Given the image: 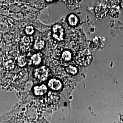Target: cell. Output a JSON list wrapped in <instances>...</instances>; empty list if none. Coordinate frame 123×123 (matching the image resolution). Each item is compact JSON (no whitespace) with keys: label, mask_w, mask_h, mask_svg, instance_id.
Returning a JSON list of instances; mask_svg holds the SVG:
<instances>
[{"label":"cell","mask_w":123,"mask_h":123,"mask_svg":"<svg viewBox=\"0 0 123 123\" xmlns=\"http://www.w3.org/2000/svg\"><path fill=\"white\" fill-rule=\"evenodd\" d=\"M48 91L47 87L42 84L39 86H36L34 88V92L37 96H42L44 95Z\"/></svg>","instance_id":"cell-7"},{"label":"cell","mask_w":123,"mask_h":123,"mask_svg":"<svg viewBox=\"0 0 123 123\" xmlns=\"http://www.w3.org/2000/svg\"><path fill=\"white\" fill-rule=\"evenodd\" d=\"M108 11V7L107 5L104 4L98 5L95 9L96 16L97 18L99 19L105 17Z\"/></svg>","instance_id":"cell-5"},{"label":"cell","mask_w":123,"mask_h":123,"mask_svg":"<svg viewBox=\"0 0 123 123\" xmlns=\"http://www.w3.org/2000/svg\"><path fill=\"white\" fill-rule=\"evenodd\" d=\"M110 14L112 18H118L119 16L120 12L119 9L116 8H112L110 9Z\"/></svg>","instance_id":"cell-15"},{"label":"cell","mask_w":123,"mask_h":123,"mask_svg":"<svg viewBox=\"0 0 123 123\" xmlns=\"http://www.w3.org/2000/svg\"><path fill=\"white\" fill-rule=\"evenodd\" d=\"M65 70L68 74L73 75L76 74L78 73L77 68L76 67L72 65H69L67 67L65 68Z\"/></svg>","instance_id":"cell-13"},{"label":"cell","mask_w":123,"mask_h":123,"mask_svg":"<svg viewBox=\"0 0 123 123\" xmlns=\"http://www.w3.org/2000/svg\"><path fill=\"white\" fill-rule=\"evenodd\" d=\"M40 123H49V122L45 119H42L40 121Z\"/></svg>","instance_id":"cell-18"},{"label":"cell","mask_w":123,"mask_h":123,"mask_svg":"<svg viewBox=\"0 0 123 123\" xmlns=\"http://www.w3.org/2000/svg\"><path fill=\"white\" fill-rule=\"evenodd\" d=\"M45 42L43 40H37L34 44V48L36 50H41L45 46Z\"/></svg>","instance_id":"cell-12"},{"label":"cell","mask_w":123,"mask_h":123,"mask_svg":"<svg viewBox=\"0 0 123 123\" xmlns=\"http://www.w3.org/2000/svg\"><path fill=\"white\" fill-rule=\"evenodd\" d=\"M50 70L46 66H43L36 68L34 70V75L37 79L41 81H44L48 79Z\"/></svg>","instance_id":"cell-2"},{"label":"cell","mask_w":123,"mask_h":123,"mask_svg":"<svg viewBox=\"0 0 123 123\" xmlns=\"http://www.w3.org/2000/svg\"><path fill=\"white\" fill-rule=\"evenodd\" d=\"M49 88L53 90L58 91L61 89L62 84L59 79H52L49 81L48 83Z\"/></svg>","instance_id":"cell-6"},{"label":"cell","mask_w":123,"mask_h":123,"mask_svg":"<svg viewBox=\"0 0 123 123\" xmlns=\"http://www.w3.org/2000/svg\"><path fill=\"white\" fill-rule=\"evenodd\" d=\"M18 65L20 67L25 66L27 63V60L25 56H22L18 58L17 60Z\"/></svg>","instance_id":"cell-14"},{"label":"cell","mask_w":123,"mask_h":123,"mask_svg":"<svg viewBox=\"0 0 123 123\" xmlns=\"http://www.w3.org/2000/svg\"><path fill=\"white\" fill-rule=\"evenodd\" d=\"M79 1L78 0H68L67 5L68 8L71 10H74L77 9L79 6Z\"/></svg>","instance_id":"cell-9"},{"label":"cell","mask_w":123,"mask_h":123,"mask_svg":"<svg viewBox=\"0 0 123 123\" xmlns=\"http://www.w3.org/2000/svg\"><path fill=\"white\" fill-rule=\"evenodd\" d=\"M121 6H122V7L123 8V0L122 1V2H121Z\"/></svg>","instance_id":"cell-19"},{"label":"cell","mask_w":123,"mask_h":123,"mask_svg":"<svg viewBox=\"0 0 123 123\" xmlns=\"http://www.w3.org/2000/svg\"><path fill=\"white\" fill-rule=\"evenodd\" d=\"M5 66L7 70H10L13 69L14 68L15 65L13 62L11 60H10L6 62V63H5Z\"/></svg>","instance_id":"cell-16"},{"label":"cell","mask_w":123,"mask_h":123,"mask_svg":"<svg viewBox=\"0 0 123 123\" xmlns=\"http://www.w3.org/2000/svg\"><path fill=\"white\" fill-rule=\"evenodd\" d=\"M72 58V53L68 50L64 51L62 54V59L64 61H70Z\"/></svg>","instance_id":"cell-11"},{"label":"cell","mask_w":123,"mask_h":123,"mask_svg":"<svg viewBox=\"0 0 123 123\" xmlns=\"http://www.w3.org/2000/svg\"><path fill=\"white\" fill-rule=\"evenodd\" d=\"M25 32L28 35H32L34 32V27L31 26H28L25 28Z\"/></svg>","instance_id":"cell-17"},{"label":"cell","mask_w":123,"mask_h":123,"mask_svg":"<svg viewBox=\"0 0 123 123\" xmlns=\"http://www.w3.org/2000/svg\"><path fill=\"white\" fill-rule=\"evenodd\" d=\"M68 21L71 26H75L79 22V19L76 15L74 14H71L68 18Z\"/></svg>","instance_id":"cell-10"},{"label":"cell","mask_w":123,"mask_h":123,"mask_svg":"<svg viewBox=\"0 0 123 123\" xmlns=\"http://www.w3.org/2000/svg\"><path fill=\"white\" fill-rule=\"evenodd\" d=\"M75 59L76 62L79 65L81 66H88L92 61V56L89 50L85 49L78 53Z\"/></svg>","instance_id":"cell-1"},{"label":"cell","mask_w":123,"mask_h":123,"mask_svg":"<svg viewBox=\"0 0 123 123\" xmlns=\"http://www.w3.org/2000/svg\"><path fill=\"white\" fill-rule=\"evenodd\" d=\"M53 37L57 41H61L63 39L64 29L61 25L59 24L55 25L53 26Z\"/></svg>","instance_id":"cell-4"},{"label":"cell","mask_w":123,"mask_h":123,"mask_svg":"<svg viewBox=\"0 0 123 123\" xmlns=\"http://www.w3.org/2000/svg\"><path fill=\"white\" fill-rule=\"evenodd\" d=\"M33 43L32 37L29 36H24L20 43V49L23 53L28 52L31 48Z\"/></svg>","instance_id":"cell-3"},{"label":"cell","mask_w":123,"mask_h":123,"mask_svg":"<svg viewBox=\"0 0 123 123\" xmlns=\"http://www.w3.org/2000/svg\"><path fill=\"white\" fill-rule=\"evenodd\" d=\"M31 60L32 64L35 66L39 65L41 63L42 57L40 53H36L33 54L31 57Z\"/></svg>","instance_id":"cell-8"}]
</instances>
